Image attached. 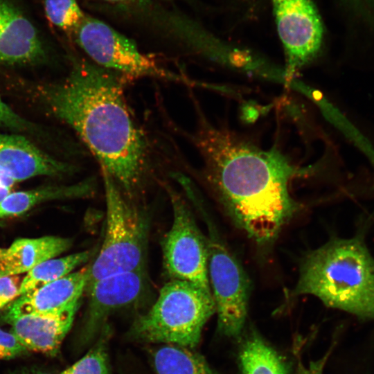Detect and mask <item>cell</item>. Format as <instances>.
<instances>
[{
    "label": "cell",
    "instance_id": "cell-1",
    "mask_svg": "<svg viewBox=\"0 0 374 374\" xmlns=\"http://www.w3.org/2000/svg\"><path fill=\"white\" fill-rule=\"evenodd\" d=\"M193 141L204 175L233 224L260 247L271 244L301 208L291 181L311 168L292 163L276 149L263 150L199 116Z\"/></svg>",
    "mask_w": 374,
    "mask_h": 374
},
{
    "label": "cell",
    "instance_id": "cell-2",
    "mask_svg": "<svg viewBox=\"0 0 374 374\" xmlns=\"http://www.w3.org/2000/svg\"><path fill=\"white\" fill-rule=\"evenodd\" d=\"M44 98L96 159L102 172L132 197L146 176L150 147L126 103L121 75L80 61L64 80L45 89Z\"/></svg>",
    "mask_w": 374,
    "mask_h": 374
},
{
    "label": "cell",
    "instance_id": "cell-3",
    "mask_svg": "<svg viewBox=\"0 0 374 374\" xmlns=\"http://www.w3.org/2000/svg\"><path fill=\"white\" fill-rule=\"evenodd\" d=\"M291 297L310 294L326 306L374 320V260L359 237L334 238L303 258Z\"/></svg>",
    "mask_w": 374,
    "mask_h": 374
},
{
    "label": "cell",
    "instance_id": "cell-4",
    "mask_svg": "<svg viewBox=\"0 0 374 374\" xmlns=\"http://www.w3.org/2000/svg\"><path fill=\"white\" fill-rule=\"evenodd\" d=\"M214 313L211 292L188 281L171 279L161 287L150 310L134 321L129 335L139 341L193 349Z\"/></svg>",
    "mask_w": 374,
    "mask_h": 374
},
{
    "label": "cell",
    "instance_id": "cell-5",
    "mask_svg": "<svg viewBox=\"0 0 374 374\" xmlns=\"http://www.w3.org/2000/svg\"><path fill=\"white\" fill-rule=\"evenodd\" d=\"M106 226L100 251L90 265L87 287L110 275L144 269L148 224L144 214L128 201L114 180L102 172Z\"/></svg>",
    "mask_w": 374,
    "mask_h": 374
},
{
    "label": "cell",
    "instance_id": "cell-6",
    "mask_svg": "<svg viewBox=\"0 0 374 374\" xmlns=\"http://www.w3.org/2000/svg\"><path fill=\"white\" fill-rule=\"evenodd\" d=\"M202 209L208 228V276L217 315V330L222 335L237 338L247 320L250 280L212 220Z\"/></svg>",
    "mask_w": 374,
    "mask_h": 374
},
{
    "label": "cell",
    "instance_id": "cell-7",
    "mask_svg": "<svg viewBox=\"0 0 374 374\" xmlns=\"http://www.w3.org/2000/svg\"><path fill=\"white\" fill-rule=\"evenodd\" d=\"M75 41L96 65L130 78L186 80L141 52L136 44L107 24L85 16L73 33Z\"/></svg>",
    "mask_w": 374,
    "mask_h": 374
},
{
    "label": "cell",
    "instance_id": "cell-8",
    "mask_svg": "<svg viewBox=\"0 0 374 374\" xmlns=\"http://www.w3.org/2000/svg\"><path fill=\"white\" fill-rule=\"evenodd\" d=\"M172 222L162 243L163 265L171 279L190 282L211 292L206 236L181 197L170 192Z\"/></svg>",
    "mask_w": 374,
    "mask_h": 374
},
{
    "label": "cell",
    "instance_id": "cell-9",
    "mask_svg": "<svg viewBox=\"0 0 374 374\" xmlns=\"http://www.w3.org/2000/svg\"><path fill=\"white\" fill-rule=\"evenodd\" d=\"M269 1L285 55V75L292 78L321 48L323 37L321 17L313 0Z\"/></svg>",
    "mask_w": 374,
    "mask_h": 374
},
{
    "label": "cell",
    "instance_id": "cell-10",
    "mask_svg": "<svg viewBox=\"0 0 374 374\" xmlns=\"http://www.w3.org/2000/svg\"><path fill=\"white\" fill-rule=\"evenodd\" d=\"M143 269L126 271L104 277L87 287L89 301L81 341L89 344L105 326L115 312L138 302L147 290Z\"/></svg>",
    "mask_w": 374,
    "mask_h": 374
},
{
    "label": "cell",
    "instance_id": "cell-11",
    "mask_svg": "<svg viewBox=\"0 0 374 374\" xmlns=\"http://www.w3.org/2000/svg\"><path fill=\"white\" fill-rule=\"evenodd\" d=\"M90 265L21 294L7 305L2 319L25 314H47L60 311L80 303L89 278Z\"/></svg>",
    "mask_w": 374,
    "mask_h": 374
},
{
    "label": "cell",
    "instance_id": "cell-12",
    "mask_svg": "<svg viewBox=\"0 0 374 374\" xmlns=\"http://www.w3.org/2000/svg\"><path fill=\"white\" fill-rule=\"evenodd\" d=\"M71 169L26 137L0 133V172L15 182L40 175H62Z\"/></svg>",
    "mask_w": 374,
    "mask_h": 374
},
{
    "label": "cell",
    "instance_id": "cell-13",
    "mask_svg": "<svg viewBox=\"0 0 374 374\" xmlns=\"http://www.w3.org/2000/svg\"><path fill=\"white\" fill-rule=\"evenodd\" d=\"M44 56L42 43L30 21L8 0H0V62L35 63Z\"/></svg>",
    "mask_w": 374,
    "mask_h": 374
},
{
    "label": "cell",
    "instance_id": "cell-14",
    "mask_svg": "<svg viewBox=\"0 0 374 374\" xmlns=\"http://www.w3.org/2000/svg\"><path fill=\"white\" fill-rule=\"evenodd\" d=\"M78 306L79 303L55 312L21 315L7 323L29 351L55 355L72 326Z\"/></svg>",
    "mask_w": 374,
    "mask_h": 374
},
{
    "label": "cell",
    "instance_id": "cell-15",
    "mask_svg": "<svg viewBox=\"0 0 374 374\" xmlns=\"http://www.w3.org/2000/svg\"><path fill=\"white\" fill-rule=\"evenodd\" d=\"M71 240L57 236L19 238L6 249L8 276L28 272L69 249Z\"/></svg>",
    "mask_w": 374,
    "mask_h": 374
},
{
    "label": "cell",
    "instance_id": "cell-16",
    "mask_svg": "<svg viewBox=\"0 0 374 374\" xmlns=\"http://www.w3.org/2000/svg\"><path fill=\"white\" fill-rule=\"evenodd\" d=\"M94 193V181L87 179L70 186H49L36 189L11 192L0 202V218L17 216L38 204L51 199L83 198Z\"/></svg>",
    "mask_w": 374,
    "mask_h": 374
},
{
    "label": "cell",
    "instance_id": "cell-17",
    "mask_svg": "<svg viewBox=\"0 0 374 374\" xmlns=\"http://www.w3.org/2000/svg\"><path fill=\"white\" fill-rule=\"evenodd\" d=\"M238 359L241 374H290L284 357L254 330L242 341Z\"/></svg>",
    "mask_w": 374,
    "mask_h": 374
},
{
    "label": "cell",
    "instance_id": "cell-18",
    "mask_svg": "<svg viewBox=\"0 0 374 374\" xmlns=\"http://www.w3.org/2000/svg\"><path fill=\"white\" fill-rule=\"evenodd\" d=\"M193 349L164 344L152 354L157 374H217Z\"/></svg>",
    "mask_w": 374,
    "mask_h": 374
},
{
    "label": "cell",
    "instance_id": "cell-19",
    "mask_svg": "<svg viewBox=\"0 0 374 374\" xmlns=\"http://www.w3.org/2000/svg\"><path fill=\"white\" fill-rule=\"evenodd\" d=\"M91 254V251L87 250L40 263L28 271L21 281L19 296L71 274L75 268L87 262Z\"/></svg>",
    "mask_w": 374,
    "mask_h": 374
},
{
    "label": "cell",
    "instance_id": "cell-20",
    "mask_svg": "<svg viewBox=\"0 0 374 374\" xmlns=\"http://www.w3.org/2000/svg\"><path fill=\"white\" fill-rule=\"evenodd\" d=\"M109 335V328L105 326L94 346L60 374H111L107 351Z\"/></svg>",
    "mask_w": 374,
    "mask_h": 374
},
{
    "label": "cell",
    "instance_id": "cell-21",
    "mask_svg": "<svg viewBox=\"0 0 374 374\" xmlns=\"http://www.w3.org/2000/svg\"><path fill=\"white\" fill-rule=\"evenodd\" d=\"M44 6L48 20L66 32L73 33L86 16L76 0H45Z\"/></svg>",
    "mask_w": 374,
    "mask_h": 374
},
{
    "label": "cell",
    "instance_id": "cell-22",
    "mask_svg": "<svg viewBox=\"0 0 374 374\" xmlns=\"http://www.w3.org/2000/svg\"><path fill=\"white\" fill-rule=\"evenodd\" d=\"M28 351L13 333L0 328V359H10L23 356Z\"/></svg>",
    "mask_w": 374,
    "mask_h": 374
},
{
    "label": "cell",
    "instance_id": "cell-23",
    "mask_svg": "<svg viewBox=\"0 0 374 374\" xmlns=\"http://www.w3.org/2000/svg\"><path fill=\"white\" fill-rule=\"evenodd\" d=\"M0 127L17 131H26L31 127V125L13 111L0 96Z\"/></svg>",
    "mask_w": 374,
    "mask_h": 374
},
{
    "label": "cell",
    "instance_id": "cell-24",
    "mask_svg": "<svg viewBox=\"0 0 374 374\" xmlns=\"http://www.w3.org/2000/svg\"><path fill=\"white\" fill-rule=\"evenodd\" d=\"M21 281L17 275L0 278V310L19 296Z\"/></svg>",
    "mask_w": 374,
    "mask_h": 374
},
{
    "label": "cell",
    "instance_id": "cell-25",
    "mask_svg": "<svg viewBox=\"0 0 374 374\" xmlns=\"http://www.w3.org/2000/svg\"><path fill=\"white\" fill-rule=\"evenodd\" d=\"M333 346L332 344L322 357L310 361L308 365H304L302 363L299 350H296L298 353L296 355L297 358L296 374H323L324 366L332 353Z\"/></svg>",
    "mask_w": 374,
    "mask_h": 374
},
{
    "label": "cell",
    "instance_id": "cell-26",
    "mask_svg": "<svg viewBox=\"0 0 374 374\" xmlns=\"http://www.w3.org/2000/svg\"><path fill=\"white\" fill-rule=\"evenodd\" d=\"M8 276L6 249L0 247V278Z\"/></svg>",
    "mask_w": 374,
    "mask_h": 374
},
{
    "label": "cell",
    "instance_id": "cell-27",
    "mask_svg": "<svg viewBox=\"0 0 374 374\" xmlns=\"http://www.w3.org/2000/svg\"><path fill=\"white\" fill-rule=\"evenodd\" d=\"M11 188H12L6 186L0 187V202L11 193Z\"/></svg>",
    "mask_w": 374,
    "mask_h": 374
},
{
    "label": "cell",
    "instance_id": "cell-28",
    "mask_svg": "<svg viewBox=\"0 0 374 374\" xmlns=\"http://www.w3.org/2000/svg\"><path fill=\"white\" fill-rule=\"evenodd\" d=\"M100 1L112 3H128L130 2H134V1H139V0H100Z\"/></svg>",
    "mask_w": 374,
    "mask_h": 374
},
{
    "label": "cell",
    "instance_id": "cell-29",
    "mask_svg": "<svg viewBox=\"0 0 374 374\" xmlns=\"http://www.w3.org/2000/svg\"><path fill=\"white\" fill-rule=\"evenodd\" d=\"M12 374H50L47 373L40 372V371H21L17 373H12Z\"/></svg>",
    "mask_w": 374,
    "mask_h": 374
},
{
    "label": "cell",
    "instance_id": "cell-30",
    "mask_svg": "<svg viewBox=\"0 0 374 374\" xmlns=\"http://www.w3.org/2000/svg\"><path fill=\"white\" fill-rule=\"evenodd\" d=\"M370 1H371L373 3H374V0H370Z\"/></svg>",
    "mask_w": 374,
    "mask_h": 374
}]
</instances>
